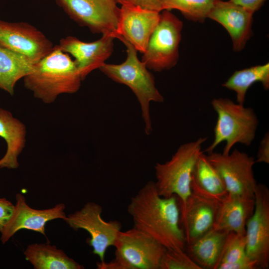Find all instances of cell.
Here are the masks:
<instances>
[{"label":"cell","mask_w":269,"mask_h":269,"mask_svg":"<svg viewBox=\"0 0 269 269\" xmlns=\"http://www.w3.org/2000/svg\"><path fill=\"white\" fill-rule=\"evenodd\" d=\"M159 17L160 12L139 6L123 4L120 7L116 38L122 37L142 54Z\"/></svg>","instance_id":"cell-13"},{"label":"cell","mask_w":269,"mask_h":269,"mask_svg":"<svg viewBox=\"0 0 269 269\" xmlns=\"http://www.w3.org/2000/svg\"><path fill=\"white\" fill-rule=\"evenodd\" d=\"M254 13L230 1L219 0L208 15L210 18L221 24L229 33L233 49L242 50L251 38Z\"/></svg>","instance_id":"cell-17"},{"label":"cell","mask_w":269,"mask_h":269,"mask_svg":"<svg viewBox=\"0 0 269 269\" xmlns=\"http://www.w3.org/2000/svg\"><path fill=\"white\" fill-rule=\"evenodd\" d=\"M23 79L24 87L34 97L47 104L61 94L77 92L82 81L75 60L56 45Z\"/></svg>","instance_id":"cell-2"},{"label":"cell","mask_w":269,"mask_h":269,"mask_svg":"<svg viewBox=\"0 0 269 269\" xmlns=\"http://www.w3.org/2000/svg\"><path fill=\"white\" fill-rule=\"evenodd\" d=\"M220 203L192 191L185 205L179 204L180 222L186 244L192 242L213 228Z\"/></svg>","instance_id":"cell-16"},{"label":"cell","mask_w":269,"mask_h":269,"mask_svg":"<svg viewBox=\"0 0 269 269\" xmlns=\"http://www.w3.org/2000/svg\"><path fill=\"white\" fill-rule=\"evenodd\" d=\"M127 210L132 218L134 227L166 249L184 250L186 242L176 195L161 196L155 182L150 181L132 197Z\"/></svg>","instance_id":"cell-1"},{"label":"cell","mask_w":269,"mask_h":269,"mask_svg":"<svg viewBox=\"0 0 269 269\" xmlns=\"http://www.w3.org/2000/svg\"><path fill=\"white\" fill-rule=\"evenodd\" d=\"M114 246L115 258L97 263L99 269H159L166 249L151 237L133 227L120 231Z\"/></svg>","instance_id":"cell-6"},{"label":"cell","mask_w":269,"mask_h":269,"mask_svg":"<svg viewBox=\"0 0 269 269\" xmlns=\"http://www.w3.org/2000/svg\"><path fill=\"white\" fill-rule=\"evenodd\" d=\"M191 192L221 202L228 194L218 171L203 151L198 157L192 175Z\"/></svg>","instance_id":"cell-21"},{"label":"cell","mask_w":269,"mask_h":269,"mask_svg":"<svg viewBox=\"0 0 269 269\" xmlns=\"http://www.w3.org/2000/svg\"><path fill=\"white\" fill-rule=\"evenodd\" d=\"M117 38L126 47V59L119 64L105 63L99 69L114 81L125 84L132 90L141 106L142 117L145 123V132L146 134H150L152 126L149 103L151 101L162 103L164 98L155 86L154 76L144 63L138 59L136 50L122 37Z\"/></svg>","instance_id":"cell-3"},{"label":"cell","mask_w":269,"mask_h":269,"mask_svg":"<svg viewBox=\"0 0 269 269\" xmlns=\"http://www.w3.org/2000/svg\"><path fill=\"white\" fill-rule=\"evenodd\" d=\"M211 105L217 114L214 138L205 151L210 153L222 142L226 144L222 153L228 154L237 143L250 146L254 140L259 120L251 107L228 98L213 99Z\"/></svg>","instance_id":"cell-4"},{"label":"cell","mask_w":269,"mask_h":269,"mask_svg":"<svg viewBox=\"0 0 269 269\" xmlns=\"http://www.w3.org/2000/svg\"><path fill=\"white\" fill-rule=\"evenodd\" d=\"M261 82L265 90L269 89V63L236 71L222 86L236 94L237 103L244 104L249 88L255 83Z\"/></svg>","instance_id":"cell-24"},{"label":"cell","mask_w":269,"mask_h":269,"mask_svg":"<svg viewBox=\"0 0 269 269\" xmlns=\"http://www.w3.org/2000/svg\"><path fill=\"white\" fill-rule=\"evenodd\" d=\"M24 255L35 269H84L83 266L68 257L63 250L49 244L29 245Z\"/></svg>","instance_id":"cell-22"},{"label":"cell","mask_w":269,"mask_h":269,"mask_svg":"<svg viewBox=\"0 0 269 269\" xmlns=\"http://www.w3.org/2000/svg\"><path fill=\"white\" fill-rule=\"evenodd\" d=\"M14 205L6 198H0V233L10 218Z\"/></svg>","instance_id":"cell-29"},{"label":"cell","mask_w":269,"mask_h":269,"mask_svg":"<svg viewBox=\"0 0 269 269\" xmlns=\"http://www.w3.org/2000/svg\"><path fill=\"white\" fill-rule=\"evenodd\" d=\"M159 269H201L184 250L166 249Z\"/></svg>","instance_id":"cell-27"},{"label":"cell","mask_w":269,"mask_h":269,"mask_svg":"<svg viewBox=\"0 0 269 269\" xmlns=\"http://www.w3.org/2000/svg\"><path fill=\"white\" fill-rule=\"evenodd\" d=\"M246 254L257 269L269 268V190L258 183L255 208L246 226Z\"/></svg>","instance_id":"cell-10"},{"label":"cell","mask_w":269,"mask_h":269,"mask_svg":"<svg viewBox=\"0 0 269 269\" xmlns=\"http://www.w3.org/2000/svg\"><path fill=\"white\" fill-rule=\"evenodd\" d=\"M217 269H257L247 256L246 234L229 232Z\"/></svg>","instance_id":"cell-25"},{"label":"cell","mask_w":269,"mask_h":269,"mask_svg":"<svg viewBox=\"0 0 269 269\" xmlns=\"http://www.w3.org/2000/svg\"><path fill=\"white\" fill-rule=\"evenodd\" d=\"M12 214L0 232V241L6 243L17 231L27 229L39 232L45 236V227L49 221L57 219L65 220L66 216L63 203L44 210H37L29 207L24 196L17 193Z\"/></svg>","instance_id":"cell-14"},{"label":"cell","mask_w":269,"mask_h":269,"mask_svg":"<svg viewBox=\"0 0 269 269\" xmlns=\"http://www.w3.org/2000/svg\"><path fill=\"white\" fill-rule=\"evenodd\" d=\"M103 208L95 202H88L79 210L66 216L64 221L74 230L83 229L90 235L88 243L100 263L105 262L108 248L114 246L122 225L117 220L106 221L101 217Z\"/></svg>","instance_id":"cell-9"},{"label":"cell","mask_w":269,"mask_h":269,"mask_svg":"<svg viewBox=\"0 0 269 269\" xmlns=\"http://www.w3.org/2000/svg\"><path fill=\"white\" fill-rule=\"evenodd\" d=\"M207 137H199L180 145L171 159L154 166L158 194L168 198L176 195L179 205H185L191 193L192 175L195 164Z\"/></svg>","instance_id":"cell-5"},{"label":"cell","mask_w":269,"mask_h":269,"mask_svg":"<svg viewBox=\"0 0 269 269\" xmlns=\"http://www.w3.org/2000/svg\"><path fill=\"white\" fill-rule=\"evenodd\" d=\"M207 156L221 175L228 194L255 197L258 183L253 172L256 163L253 157L237 149L226 155L212 151Z\"/></svg>","instance_id":"cell-11"},{"label":"cell","mask_w":269,"mask_h":269,"mask_svg":"<svg viewBox=\"0 0 269 269\" xmlns=\"http://www.w3.org/2000/svg\"><path fill=\"white\" fill-rule=\"evenodd\" d=\"M74 21L93 33L116 38L120 8L116 0H54Z\"/></svg>","instance_id":"cell-8"},{"label":"cell","mask_w":269,"mask_h":269,"mask_svg":"<svg viewBox=\"0 0 269 269\" xmlns=\"http://www.w3.org/2000/svg\"><path fill=\"white\" fill-rule=\"evenodd\" d=\"M266 0H229L254 13L263 5Z\"/></svg>","instance_id":"cell-31"},{"label":"cell","mask_w":269,"mask_h":269,"mask_svg":"<svg viewBox=\"0 0 269 269\" xmlns=\"http://www.w3.org/2000/svg\"><path fill=\"white\" fill-rule=\"evenodd\" d=\"M114 39L111 35L104 34L97 40L86 42L68 36L61 38L56 46L75 58L83 81L92 71L99 69L110 57L114 50Z\"/></svg>","instance_id":"cell-15"},{"label":"cell","mask_w":269,"mask_h":269,"mask_svg":"<svg viewBox=\"0 0 269 269\" xmlns=\"http://www.w3.org/2000/svg\"><path fill=\"white\" fill-rule=\"evenodd\" d=\"M0 47L35 64L48 55L54 46L42 32L27 22L0 20Z\"/></svg>","instance_id":"cell-12"},{"label":"cell","mask_w":269,"mask_h":269,"mask_svg":"<svg viewBox=\"0 0 269 269\" xmlns=\"http://www.w3.org/2000/svg\"><path fill=\"white\" fill-rule=\"evenodd\" d=\"M26 136L25 125L10 111L0 108V137L7 145L6 151L0 159V168L18 167V157L25 147Z\"/></svg>","instance_id":"cell-20"},{"label":"cell","mask_w":269,"mask_h":269,"mask_svg":"<svg viewBox=\"0 0 269 269\" xmlns=\"http://www.w3.org/2000/svg\"><path fill=\"white\" fill-rule=\"evenodd\" d=\"M255 208V197L228 194L220 202L213 228L246 234L247 222Z\"/></svg>","instance_id":"cell-18"},{"label":"cell","mask_w":269,"mask_h":269,"mask_svg":"<svg viewBox=\"0 0 269 269\" xmlns=\"http://www.w3.org/2000/svg\"><path fill=\"white\" fill-rule=\"evenodd\" d=\"M162 11L141 60L148 69L156 72L169 70L177 64L183 28L176 16L169 10Z\"/></svg>","instance_id":"cell-7"},{"label":"cell","mask_w":269,"mask_h":269,"mask_svg":"<svg viewBox=\"0 0 269 269\" xmlns=\"http://www.w3.org/2000/svg\"><path fill=\"white\" fill-rule=\"evenodd\" d=\"M256 162L269 163V134L267 133L262 139L257 155Z\"/></svg>","instance_id":"cell-30"},{"label":"cell","mask_w":269,"mask_h":269,"mask_svg":"<svg viewBox=\"0 0 269 269\" xmlns=\"http://www.w3.org/2000/svg\"><path fill=\"white\" fill-rule=\"evenodd\" d=\"M219 0H159L161 11L175 9L186 18L203 22Z\"/></svg>","instance_id":"cell-26"},{"label":"cell","mask_w":269,"mask_h":269,"mask_svg":"<svg viewBox=\"0 0 269 269\" xmlns=\"http://www.w3.org/2000/svg\"><path fill=\"white\" fill-rule=\"evenodd\" d=\"M229 232L213 228L189 244L184 251L201 269H217Z\"/></svg>","instance_id":"cell-19"},{"label":"cell","mask_w":269,"mask_h":269,"mask_svg":"<svg viewBox=\"0 0 269 269\" xmlns=\"http://www.w3.org/2000/svg\"><path fill=\"white\" fill-rule=\"evenodd\" d=\"M34 65L25 57L0 47V88L13 95L16 82L31 73Z\"/></svg>","instance_id":"cell-23"},{"label":"cell","mask_w":269,"mask_h":269,"mask_svg":"<svg viewBox=\"0 0 269 269\" xmlns=\"http://www.w3.org/2000/svg\"><path fill=\"white\" fill-rule=\"evenodd\" d=\"M118 3L139 6L143 8L160 12L159 0H116Z\"/></svg>","instance_id":"cell-28"}]
</instances>
